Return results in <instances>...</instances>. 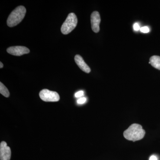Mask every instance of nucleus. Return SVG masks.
<instances>
[{"mask_svg":"<svg viewBox=\"0 0 160 160\" xmlns=\"http://www.w3.org/2000/svg\"><path fill=\"white\" fill-rule=\"evenodd\" d=\"M7 52L12 55L21 56L23 55L29 53L30 50L25 46H15L9 47L7 49Z\"/></svg>","mask_w":160,"mask_h":160,"instance_id":"obj_5","label":"nucleus"},{"mask_svg":"<svg viewBox=\"0 0 160 160\" xmlns=\"http://www.w3.org/2000/svg\"><path fill=\"white\" fill-rule=\"evenodd\" d=\"M11 151L10 147L7 146L5 142H2L0 145V159L1 160H10Z\"/></svg>","mask_w":160,"mask_h":160,"instance_id":"obj_6","label":"nucleus"},{"mask_svg":"<svg viewBox=\"0 0 160 160\" xmlns=\"http://www.w3.org/2000/svg\"><path fill=\"white\" fill-rule=\"evenodd\" d=\"M149 160H158V159L155 155H152L149 158Z\"/></svg>","mask_w":160,"mask_h":160,"instance_id":"obj_15","label":"nucleus"},{"mask_svg":"<svg viewBox=\"0 0 160 160\" xmlns=\"http://www.w3.org/2000/svg\"><path fill=\"white\" fill-rule=\"evenodd\" d=\"M39 96L41 99L46 102H56L59 101V95L56 92L44 89L40 91Z\"/></svg>","mask_w":160,"mask_h":160,"instance_id":"obj_4","label":"nucleus"},{"mask_svg":"<svg viewBox=\"0 0 160 160\" xmlns=\"http://www.w3.org/2000/svg\"><path fill=\"white\" fill-rule=\"evenodd\" d=\"M101 22V18L99 13L97 11H94L91 15V24L92 31L96 33L100 30L99 25Z\"/></svg>","mask_w":160,"mask_h":160,"instance_id":"obj_7","label":"nucleus"},{"mask_svg":"<svg viewBox=\"0 0 160 160\" xmlns=\"http://www.w3.org/2000/svg\"><path fill=\"white\" fill-rule=\"evenodd\" d=\"M78 24V18L75 13H69L62 27L61 32L63 34H69L76 27Z\"/></svg>","mask_w":160,"mask_h":160,"instance_id":"obj_3","label":"nucleus"},{"mask_svg":"<svg viewBox=\"0 0 160 160\" xmlns=\"http://www.w3.org/2000/svg\"><path fill=\"white\" fill-rule=\"evenodd\" d=\"M26 10L23 6H19L14 9L9 15L7 24L10 27H14L19 24L25 17Z\"/></svg>","mask_w":160,"mask_h":160,"instance_id":"obj_2","label":"nucleus"},{"mask_svg":"<svg viewBox=\"0 0 160 160\" xmlns=\"http://www.w3.org/2000/svg\"><path fill=\"white\" fill-rule=\"evenodd\" d=\"M83 95H84V92L83 91H79L76 92L75 96L76 98H80Z\"/></svg>","mask_w":160,"mask_h":160,"instance_id":"obj_13","label":"nucleus"},{"mask_svg":"<svg viewBox=\"0 0 160 160\" xmlns=\"http://www.w3.org/2000/svg\"><path fill=\"white\" fill-rule=\"evenodd\" d=\"M0 92H1V94L4 96H5V97H9V91L2 82H0Z\"/></svg>","mask_w":160,"mask_h":160,"instance_id":"obj_10","label":"nucleus"},{"mask_svg":"<svg viewBox=\"0 0 160 160\" xmlns=\"http://www.w3.org/2000/svg\"><path fill=\"white\" fill-rule=\"evenodd\" d=\"M145 130L142 126L138 124H133L128 129L124 131L123 135L126 139L133 142L142 139L145 136Z\"/></svg>","mask_w":160,"mask_h":160,"instance_id":"obj_1","label":"nucleus"},{"mask_svg":"<svg viewBox=\"0 0 160 160\" xmlns=\"http://www.w3.org/2000/svg\"><path fill=\"white\" fill-rule=\"evenodd\" d=\"M0 64H1V66H0V68L2 69V68L3 67V63L2 62H0Z\"/></svg>","mask_w":160,"mask_h":160,"instance_id":"obj_16","label":"nucleus"},{"mask_svg":"<svg viewBox=\"0 0 160 160\" xmlns=\"http://www.w3.org/2000/svg\"><path fill=\"white\" fill-rule=\"evenodd\" d=\"M149 29L148 26H144L140 29V31L143 33H148L149 32Z\"/></svg>","mask_w":160,"mask_h":160,"instance_id":"obj_11","label":"nucleus"},{"mask_svg":"<svg viewBox=\"0 0 160 160\" xmlns=\"http://www.w3.org/2000/svg\"><path fill=\"white\" fill-rule=\"evenodd\" d=\"M86 98H82L78 100L77 102L78 104H82L86 102Z\"/></svg>","mask_w":160,"mask_h":160,"instance_id":"obj_12","label":"nucleus"},{"mask_svg":"<svg viewBox=\"0 0 160 160\" xmlns=\"http://www.w3.org/2000/svg\"><path fill=\"white\" fill-rule=\"evenodd\" d=\"M149 64L156 69L160 70V57L156 55L151 57L149 59Z\"/></svg>","mask_w":160,"mask_h":160,"instance_id":"obj_9","label":"nucleus"},{"mask_svg":"<svg viewBox=\"0 0 160 160\" xmlns=\"http://www.w3.org/2000/svg\"><path fill=\"white\" fill-rule=\"evenodd\" d=\"M75 62L77 64L78 67L81 70L85 72L86 73H89L91 71V69L89 66L86 64L85 61L83 60V58L79 55H76L74 58Z\"/></svg>","mask_w":160,"mask_h":160,"instance_id":"obj_8","label":"nucleus"},{"mask_svg":"<svg viewBox=\"0 0 160 160\" xmlns=\"http://www.w3.org/2000/svg\"><path fill=\"white\" fill-rule=\"evenodd\" d=\"M140 26L138 23H135L133 25V29L135 31H138L140 29Z\"/></svg>","mask_w":160,"mask_h":160,"instance_id":"obj_14","label":"nucleus"}]
</instances>
